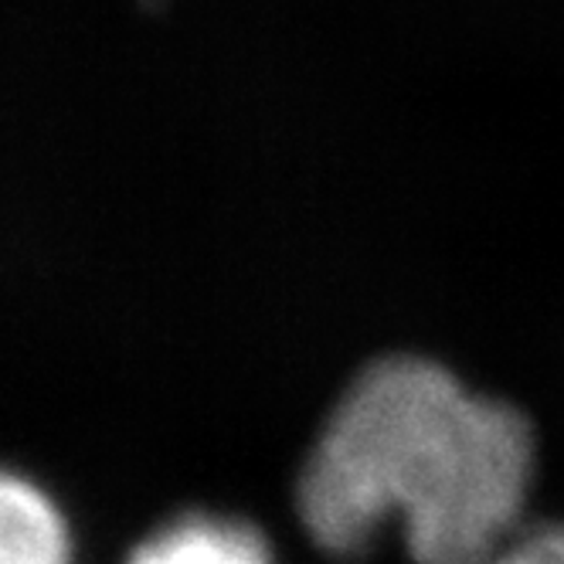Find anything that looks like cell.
I'll use <instances>...</instances> for the list:
<instances>
[{
  "mask_svg": "<svg viewBox=\"0 0 564 564\" xmlns=\"http://www.w3.org/2000/svg\"><path fill=\"white\" fill-rule=\"evenodd\" d=\"M482 564H564V528H534L513 544L497 547Z\"/></svg>",
  "mask_w": 564,
  "mask_h": 564,
  "instance_id": "4",
  "label": "cell"
},
{
  "mask_svg": "<svg viewBox=\"0 0 564 564\" xmlns=\"http://www.w3.org/2000/svg\"><path fill=\"white\" fill-rule=\"evenodd\" d=\"M0 564H68L65 523L31 479L0 482Z\"/></svg>",
  "mask_w": 564,
  "mask_h": 564,
  "instance_id": "3",
  "label": "cell"
},
{
  "mask_svg": "<svg viewBox=\"0 0 564 564\" xmlns=\"http://www.w3.org/2000/svg\"><path fill=\"white\" fill-rule=\"evenodd\" d=\"M531 463L517 409L466 391L429 357L391 354L340 394L300 469L296 510L334 557L368 551L398 513L415 564H482L513 528Z\"/></svg>",
  "mask_w": 564,
  "mask_h": 564,
  "instance_id": "1",
  "label": "cell"
},
{
  "mask_svg": "<svg viewBox=\"0 0 564 564\" xmlns=\"http://www.w3.org/2000/svg\"><path fill=\"white\" fill-rule=\"evenodd\" d=\"M127 564H272V554L246 520L181 513L140 541Z\"/></svg>",
  "mask_w": 564,
  "mask_h": 564,
  "instance_id": "2",
  "label": "cell"
}]
</instances>
